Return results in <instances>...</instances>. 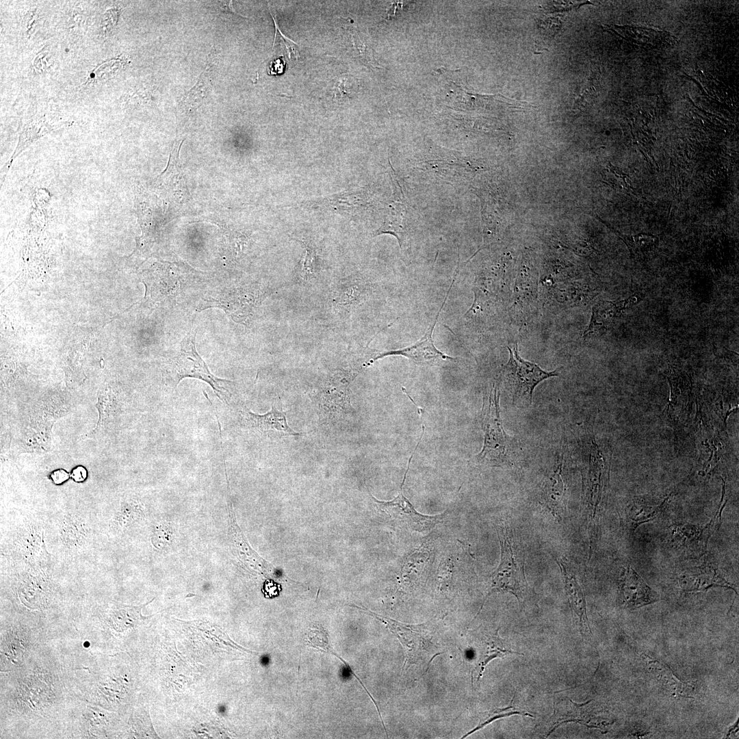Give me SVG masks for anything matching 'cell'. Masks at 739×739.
I'll list each match as a JSON object with an SVG mask.
<instances>
[{"instance_id":"cell-1","label":"cell","mask_w":739,"mask_h":739,"mask_svg":"<svg viewBox=\"0 0 739 739\" xmlns=\"http://www.w3.org/2000/svg\"><path fill=\"white\" fill-rule=\"evenodd\" d=\"M349 606L380 621L398 638L404 651L402 671L412 665H417L424 667L426 673L433 659L444 652L438 637L437 622L432 619L421 624H407L377 614L363 606Z\"/></svg>"},{"instance_id":"cell-2","label":"cell","mask_w":739,"mask_h":739,"mask_svg":"<svg viewBox=\"0 0 739 739\" xmlns=\"http://www.w3.org/2000/svg\"><path fill=\"white\" fill-rule=\"evenodd\" d=\"M496 530L501 548L500 562L492 575L489 591L476 617L480 612L485 601L493 593H511L521 603L527 592L528 584L523 559L516 549L512 532L506 523L499 525Z\"/></svg>"},{"instance_id":"cell-3","label":"cell","mask_w":739,"mask_h":739,"mask_svg":"<svg viewBox=\"0 0 739 739\" xmlns=\"http://www.w3.org/2000/svg\"><path fill=\"white\" fill-rule=\"evenodd\" d=\"M500 392L494 385L484 398L482 411V427L484 443L476 456L477 462L492 466L507 465L514 448V439L504 430L500 413Z\"/></svg>"},{"instance_id":"cell-4","label":"cell","mask_w":739,"mask_h":739,"mask_svg":"<svg viewBox=\"0 0 739 739\" xmlns=\"http://www.w3.org/2000/svg\"><path fill=\"white\" fill-rule=\"evenodd\" d=\"M196 330H190L180 343L179 352L170 361V376L174 387L185 378H194L209 384L218 398L229 404L233 397V383L214 376L196 351Z\"/></svg>"},{"instance_id":"cell-5","label":"cell","mask_w":739,"mask_h":739,"mask_svg":"<svg viewBox=\"0 0 739 739\" xmlns=\"http://www.w3.org/2000/svg\"><path fill=\"white\" fill-rule=\"evenodd\" d=\"M601 452L592 451L584 482V506L588 534L590 556L597 539L599 521L606 506L609 483V467Z\"/></svg>"},{"instance_id":"cell-6","label":"cell","mask_w":739,"mask_h":739,"mask_svg":"<svg viewBox=\"0 0 739 739\" xmlns=\"http://www.w3.org/2000/svg\"><path fill=\"white\" fill-rule=\"evenodd\" d=\"M509 359L504 365L502 377L508 389L513 402L531 404L533 391L541 382L559 375L557 370L547 372L538 365L524 360L519 355L517 345L508 347Z\"/></svg>"},{"instance_id":"cell-7","label":"cell","mask_w":739,"mask_h":739,"mask_svg":"<svg viewBox=\"0 0 739 739\" xmlns=\"http://www.w3.org/2000/svg\"><path fill=\"white\" fill-rule=\"evenodd\" d=\"M358 372L352 368L338 369L322 381L315 396L320 417L333 419L350 411L349 385Z\"/></svg>"},{"instance_id":"cell-8","label":"cell","mask_w":739,"mask_h":739,"mask_svg":"<svg viewBox=\"0 0 739 739\" xmlns=\"http://www.w3.org/2000/svg\"><path fill=\"white\" fill-rule=\"evenodd\" d=\"M569 722L605 731L614 721L593 700L579 704L568 697H560L555 701L553 714L547 723L546 736L551 734L562 724Z\"/></svg>"},{"instance_id":"cell-9","label":"cell","mask_w":739,"mask_h":739,"mask_svg":"<svg viewBox=\"0 0 739 739\" xmlns=\"http://www.w3.org/2000/svg\"><path fill=\"white\" fill-rule=\"evenodd\" d=\"M414 452L415 450L409 460L407 469L400 485L398 495L390 501H380L372 495H371V497L378 510L385 514L395 524L398 525L400 528L423 533L431 530L435 526L441 522L444 514L432 516L420 513L417 512L414 506L403 494L402 487Z\"/></svg>"},{"instance_id":"cell-10","label":"cell","mask_w":739,"mask_h":739,"mask_svg":"<svg viewBox=\"0 0 739 739\" xmlns=\"http://www.w3.org/2000/svg\"><path fill=\"white\" fill-rule=\"evenodd\" d=\"M456 276V275L454 276V278L451 283L449 290L448 291L444 301L436 315L434 322L430 324L424 336L414 344L403 348L383 352L375 351L372 356L367 360L366 367L370 366L373 362L379 359L389 356H403L408 358L415 364L422 366L443 365L448 362L456 361L455 357H452L436 348L432 337L435 325L439 320L441 311L446 302L451 288L455 281Z\"/></svg>"},{"instance_id":"cell-11","label":"cell","mask_w":739,"mask_h":739,"mask_svg":"<svg viewBox=\"0 0 739 739\" xmlns=\"http://www.w3.org/2000/svg\"><path fill=\"white\" fill-rule=\"evenodd\" d=\"M469 648L473 653L471 684L478 685L488 663L496 658L509 654H520L506 647L500 637L498 630L471 631Z\"/></svg>"},{"instance_id":"cell-12","label":"cell","mask_w":739,"mask_h":739,"mask_svg":"<svg viewBox=\"0 0 739 739\" xmlns=\"http://www.w3.org/2000/svg\"><path fill=\"white\" fill-rule=\"evenodd\" d=\"M721 518V515L716 513L710 522L703 526L690 523L674 525L670 528V541L674 547L687 554L702 556L710 536L719 528Z\"/></svg>"},{"instance_id":"cell-13","label":"cell","mask_w":739,"mask_h":739,"mask_svg":"<svg viewBox=\"0 0 739 739\" xmlns=\"http://www.w3.org/2000/svg\"><path fill=\"white\" fill-rule=\"evenodd\" d=\"M678 582L685 592L703 591L712 587H723L736 592L735 586L722 576L715 562L708 558L698 565L683 569Z\"/></svg>"},{"instance_id":"cell-14","label":"cell","mask_w":739,"mask_h":739,"mask_svg":"<svg viewBox=\"0 0 739 739\" xmlns=\"http://www.w3.org/2000/svg\"><path fill=\"white\" fill-rule=\"evenodd\" d=\"M373 285L359 276H349L335 283L331 294L333 307L341 313H349L372 293Z\"/></svg>"},{"instance_id":"cell-15","label":"cell","mask_w":739,"mask_h":739,"mask_svg":"<svg viewBox=\"0 0 739 739\" xmlns=\"http://www.w3.org/2000/svg\"><path fill=\"white\" fill-rule=\"evenodd\" d=\"M623 604L634 610L660 600L659 594L653 590L631 567L624 569L619 582Z\"/></svg>"},{"instance_id":"cell-16","label":"cell","mask_w":739,"mask_h":739,"mask_svg":"<svg viewBox=\"0 0 739 739\" xmlns=\"http://www.w3.org/2000/svg\"><path fill=\"white\" fill-rule=\"evenodd\" d=\"M672 493L660 500L636 498L625 508L622 523L631 535L641 525L656 519L663 512Z\"/></svg>"},{"instance_id":"cell-17","label":"cell","mask_w":739,"mask_h":739,"mask_svg":"<svg viewBox=\"0 0 739 739\" xmlns=\"http://www.w3.org/2000/svg\"><path fill=\"white\" fill-rule=\"evenodd\" d=\"M556 562L561 570L566 595L571 608L578 620L580 631L583 635L591 636L584 591L567 559L558 558Z\"/></svg>"},{"instance_id":"cell-18","label":"cell","mask_w":739,"mask_h":739,"mask_svg":"<svg viewBox=\"0 0 739 739\" xmlns=\"http://www.w3.org/2000/svg\"><path fill=\"white\" fill-rule=\"evenodd\" d=\"M637 302L636 297L620 301L601 300L592 309L591 319L584 333V338L599 337L606 332L617 318L630 305Z\"/></svg>"},{"instance_id":"cell-19","label":"cell","mask_w":739,"mask_h":739,"mask_svg":"<svg viewBox=\"0 0 739 739\" xmlns=\"http://www.w3.org/2000/svg\"><path fill=\"white\" fill-rule=\"evenodd\" d=\"M261 296L259 291L239 289L223 299L216 300L218 304L216 305L223 308L234 321L245 322L252 316Z\"/></svg>"},{"instance_id":"cell-20","label":"cell","mask_w":739,"mask_h":739,"mask_svg":"<svg viewBox=\"0 0 739 739\" xmlns=\"http://www.w3.org/2000/svg\"><path fill=\"white\" fill-rule=\"evenodd\" d=\"M610 29L634 44L647 47L677 43V38L667 31L628 25H614V29Z\"/></svg>"},{"instance_id":"cell-21","label":"cell","mask_w":739,"mask_h":739,"mask_svg":"<svg viewBox=\"0 0 739 739\" xmlns=\"http://www.w3.org/2000/svg\"><path fill=\"white\" fill-rule=\"evenodd\" d=\"M242 414L247 424L259 432H274L292 436L302 435L291 428L285 413L278 411L274 406L265 414H256L249 411H246Z\"/></svg>"},{"instance_id":"cell-22","label":"cell","mask_w":739,"mask_h":739,"mask_svg":"<svg viewBox=\"0 0 739 739\" xmlns=\"http://www.w3.org/2000/svg\"><path fill=\"white\" fill-rule=\"evenodd\" d=\"M565 495V484L559 467L546 478L541 493L542 504L558 520L566 510Z\"/></svg>"},{"instance_id":"cell-23","label":"cell","mask_w":739,"mask_h":739,"mask_svg":"<svg viewBox=\"0 0 739 739\" xmlns=\"http://www.w3.org/2000/svg\"><path fill=\"white\" fill-rule=\"evenodd\" d=\"M640 656L649 671L675 696L688 697L693 692V684L679 680L667 666L645 653Z\"/></svg>"},{"instance_id":"cell-24","label":"cell","mask_w":739,"mask_h":739,"mask_svg":"<svg viewBox=\"0 0 739 739\" xmlns=\"http://www.w3.org/2000/svg\"><path fill=\"white\" fill-rule=\"evenodd\" d=\"M231 523L233 530V535L235 547L236 548L238 557L251 565L254 569L260 572H270L272 570L270 565L261 558L248 545L240 528L236 522L234 513H231Z\"/></svg>"},{"instance_id":"cell-25","label":"cell","mask_w":739,"mask_h":739,"mask_svg":"<svg viewBox=\"0 0 739 739\" xmlns=\"http://www.w3.org/2000/svg\"><path fill=\"white\" fill-rule=\"evenodd\" d=\"M87 528L81 519L74 515H67L63 520L60 529L62 541L64 545L75 548L84 544L87 537Z\"/></svg>"},{"instance_id":"cell-26","label":"cell","mask_w":739,"mask_h":739,"mask_svg":"<svg viewBox=\"0 0 739 739\" xmlns=\"http://www.w3.org/2000/svg\"><path fill=\"white\" fill-rule=\"evenodd\" d=\"M306 644L320 651L329 653L339 658V660L343 662L350 671L351 673L358 679L360 684H362V686H365L361 679L351 670L349 665L332 648L330 644L328 633L322 624L319 623H313L309 625L306 632Z\"/></svg>"},{"instance_id":"cell-27","label":"cell","mask_w":739,"mask_h":739,"mask_svg":"<svg viewBox=\"0 0 739 739\" xmlns=\"http://www.w3.org/2000/svg\"><path fill=\"white\" fill-rule=\"evenodd\" d=\"M622 239L626 244L631 255L638 258H642L650 254L656 248L659 243L658 237L646 233L623 236Z\"/></svg>"},{"instance_id":"cell-28","label":"cell","mask_w":739,"mask_h":739,"mask_svg":"<svg viewBox=\"0 0 739 739\" xmlns=\"http://www.w3.org/2000/svg\"><path fill=\"white\" fill-rule=\"evenodd\" d=\"M299 242L305 249L301 262L300 276L304 281L310 282L315 279L319 274V258L315 246L311 242Z\"/></svg>"},{"instance_id":"cell-29","label":"cell","mask_w":739,"mask_h":739,"mask_svg":"<svg viewBox=\"0 0 739 739\" xmlns=\"http://www.w3.org/2000/svg\"><path fill=\"white\" fill-rule=\"evenodd\" d=\"M512 715L529 716L531 717H534V716L528 711L521 710L520 708L513 704L503 708H497L495 710L484 713L478 725L471 731H469L468 733L465 734L462 737V738H464L471 734L472 733L482 729V727L496 719L507 717Z\"/></svg>"},{"instance_id":"cell-30","label":"cell","mask_w":739,"mask_h":739,"mask_svg":"<svg viewBox=\"0 0 739 739\" xmlns=\"http://www.w3.org/2000/svg\"><path fill=\"white\" fill-rule=\"evenodd\" d=\"M142 513V506L136 500L129 498L124 500L121 504L120 510L117 515L115 523L119 525L120 528H124Z\"/></svg>"},{"instance_id":"cell-31","label":"cell","mask_w":739,"mask_h":739,"mask_svg":"<svg viewBox=\"0 0 739 739\" xmlns=\"http://www.w3.org/2000/svg\"><path fill=\"white\" fill-rule=\"evenodd\" d=\"M604 172V179L612 187L626 193L633 190L629 177L617 167L610 164Z\"/></svg>"},{"instance_id":"cell-32","label":"cell","mask_w":739,"mask_h":739,"mask_svg":"<svg viewBox=\"0 0 739 739\" xmlns=\"http://www.w3.org/2000/svg\"><path fill=\"white\" fill-rule=\"evenodd\" d=\"M207 85L204 75H202L201 79L200 78L197 83L190 90L186 96L183 98L182 103L189 109L195 107L205 96Z\"/></svg>"},{"instance_id":"cell-33","label":"cell","mask_w":739,"mask_h":739,"mask_svg":"<svg viewBox=\"0 0 739 739\" xmlns=\"http://www.w3.org/2000/svg\"><path fill=\"white\" fill-rule=\"evenodd\" d=\"M543 30V34L549 35L548 36H553L557 31L560 29V22L558 18H549L545 21H543L541 24Z\"/></svg>"},{"instance_id":"cell-34","label":"cell","mask_w":739,"mask_h":739,"mask_svg":"<svg viewBox=\"0 0 739 739\" xmlns=\"http://www.w3.org/2000/svg\"><path fill=\"white\" fill-rule=\"evenodd\" d=\"M51 479L57 484H61L69 478V474L64 469L55 470L51 474Z\"/></svg>"},{"instance_id":"cell-35","label":"cell","mask_w":739,"mask_h":739,"mask_svg":"<svg viewBox=\"0 0 739 739\" xmlns=\"http://www.w3.org/2000/svg\"><path fill=\"white\" fill-rule=\"evenodd\" d=\"M118 17V10L117 9H114L108 11L107 14L106 15V18L105 19V27H113L117 22Z\"/></svg>"},{"instance_id":"cell-36","label":"cell","mask_w":739,"mask_h":739,"mask_svg":"<svg viewBox=\"0 0 739 739\" xmlns=\"http://www.w3.org/2000/svg\"><path fill=\"white\" fill-rule=\"evenodd\" d=\"M71 476L75 482H83L87 478L86 469L81 466H78L73 470Z\"/></svg>"},{"instance_id":"cell-37","label":"cell","mask_w":739,"mask_h":739,"mask_svg":"<svg viewBox=\"0 0 739 739\" xmlns=\"http://www.w3.org/2000/svg\"><path fill=\"white\" fill-rule=\"evenodd\" d=\"M738 721H737V723H736V725H733V726H732L731 727H730V729H729L728 730V731H727V735H726L727 738L728 736H730V735H731V734H732L733 732H735V731H736V728H738Z\"/></svg>"}]
</instances>
